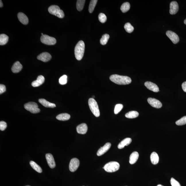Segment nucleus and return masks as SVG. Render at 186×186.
Masks as SVG:
<instances>
[{
  "instance_id": "nucleus-6",
  "label": "nucleus",
  "mask_w": 186,
  "mask_h": 186,
  "mask_svg": "<svg viewBox=\"0 0 186 186\" xmlns=\"http://www.w3.org/2000/svg\"><path fill=\"white\" fill-rule=\"evenodd\" d=\"M24 107L28 111L32 113H39L40 111L38 105L35 102H29L24 105Z\"/></svg>"
},
{
  "instance_id": "nucleus-41",
  "label": "nucleus",
  "mask_w": 186,
  "mask_h": 186,
  "mask_svg": "<svg viewBox=\"0 0 186 186\" xmlns=\"http://www.w3.org/2000/svg\"><path fill=\"white\" fill-rule=\"evenodd\" d=\"M1 2H0V3H0V7H2L3 6V3H2V1H0Z\"/></svg>"
},
{
  "instance_id": "nucleus-36",
  "label": "nucleus",
  "mask_w": 186,
  "mask_h": 186,
  "mask_svg": "<svg viewBox=\"0 0 186 186\" xmlns=\"http://www.w3.org/2000/svg\"><path fill=\"white\" fill-rule=\"evenodd\" d=\"M98 18H99L100 22L102 23H104L107 20L106 15L103 13H100L99 16H98Z\"/></svg>"
},
{
  "instance_id": "nucleus-10",
  "label": "nucleus",
  "mask_w": 186,
  "mask_h": 186,
  "mask_svg": "<svg viewBox=\"0 0 186 186\" xmlns=\"http://www.w3.org/2000/svg\"><path fill=\"white\" fill-rule=\"evenodd\" d=\"M148 102L151 106L155 108H160L162 106L161 102L155 98H149L148 99Z\"/></svg>"
},
{
  "instance_id": "nucleus-3",
  "label": "nucleus",
  "mask_w": 186,
  "mask_h": 186,
  "mask_svg": "<svg viewBox=\"0 0 186 186\" xmlns=\"http://www.w3.org/2000/svg\"><path fill=\"white\" fill-rule=\"evenodd\" d=\"M88 104L90 108L95 116L98 117L100 115V111L98 103L94 98H90L89 99Z\"/></svg>"
},
{
  "instance_id": "nucleus-28",
  "label": "nucleus",
  "mask_w": 186,
  "mask_h": 186,
  "mask_svg": "<svg viewBox=\"0 0 186 186\" xmlns=\"http://www.w3.org/2000/svg\"><path fill=\"white\" fill-rule=\"evenodd\" d=\"M130 5L128 2H125L123 3L120 9L122 13H125L130 9Z\"/></svg>"
},
{
  "instance_id": "nucleus-11",
  "label": "nucleus",
  "mask_w": 186,
  "mask_h": 186,
  "mask_svg": "<svg viewBox=\"0 0 186 186\" xmlns=\"http://www.w3.org/2000/svg\"><path fill=\"white\" fill-rule=\"evenodd\" d=\"M144 85L149 90L155 92H158L159 91V88L156 84L149 82H146Z\"/></svg>"
},
{
  "instance_id": "nucleus-37",
  "label": "nucleus",
  "mask_w": 186,
  "mask_h": 186,
  "mask_svg": "<svg viewBox=\"0 0 186 186\" xmlns=\"http://www.w3.org/2000/svg\"><path fill=\"white\" fill-rule=\"evenodd\" d=\"M170 183L172 186H181L180 183L173 178L170 179Z\"/></svg>"
},
{
  "instance_id": "nucleus-5",
  "label": "nucleus",
  "mask_w": 186,
  "mask_h": 186,
  "mask_svg": "<svg viewBox=\"0 0 186 186\" xmlns=\"http://www.w3.org/2000/svg\"><path fill=\"white\" fill-rule=\"evenodd\" d=\"M105 171L109 173L116 172L120 168V164L117 162L112 161L109 162L104 165V167Z\"/></svg>"
},
{
  "instance_id": "nucleus-22",
  "label": "nucleus",
  "mask_w": 186,
  "mask_h": 186,
  "mask_svg": "<svg viewBox=\"0 0 186 186\" xmlns=\"http://www.w3.org/2000/svg\"><path fill=\"white\" fill-rule=\"evenodd\" d=\"M139 154L137 152L135 151L131 154L129 159V163L131 164H133L136 163L138 159Z\"/></svg>"
},
{
  "instance_id": "nucleus-7",
  "label": "nucleus",
  "mask_w": 186,
  "mask_h": 186,
  "mask_svg": "<svg viewBox=\"0 0 186 186\" xmlns=\"http://www.w3.org/2000/svg\"><path fill=\"white\" fill-rule=\"evenodd\" d=\"M40 40L43 44L48 45H53L56 43V39L55 38L50 37L46 34L41 36Z\"/></svg>"
},
{
  "instance_id": "nucleus-13",
  "label": "nucleus",
  "mask_w": 186,
  "mask_h": 186,
  "mask_svg": "<svg viewBox=\"0 0 186 186\" xmlns=\"http://www.w3.org/2000/svg\"><path fill=\"white\" fill-rule=\"evenodd\" d=\"M179 5L177 1L171 2L170 4V13L171 15H175L179 10Z\"/></svg>"
},
{
  "instance_id": "nucleus-34",
  "label": "nucleus",
  "mask_w": 186,
  "mask_h": 186,
  "mask_svg": "<svg viewBox=\"0 0 186 186\" xmlns=\"http://www.w3.org/2000/svg\"><path fill=\"white\" fill-rule=\"evenodd\" d=\"M67 82V77L66 75L62 76L59 79V83L61 85L66 84Z\"/></svg>"
},
{
  "instance_id": "nucleus-9",
  "label": "nucleus",
  "mask_w": 186,
  "mask_h": 186,
  "mask_svg": "<svg viewBox=\"0 0 186 186\" xmlns=\"http://www.w3.org/2000/svg\"><path fill=\"white\" fill-rule=\"evenodd\" d=\"M166 35L169 38L174 44H177L179 41V38L178 35L174 32L171 31H168L166 32Z\"/></svg>"
},
{
  "instance_id": "nucleus-32",
  "label": "nucleus",
  "mask_w": 186,
  "mask_h": 186,
  "mask_svg": "<svg viewBox=\"0 0 186 186\" xmlns=\"http://www.w3.org/2000/svg\"><path fill=\"white\" fill-rule=\"evenodd\" d=\"M124 28H125V30L127 32L130 33L132 32L134 30V27L131 25L130 23H127L125 24V26H124Z\"/></svg>"
},
{
  "instance_id": "nucleus-42",
  "label": "nucleus",
  "mask_w": 186,
  "mask_h": 186,
  "mask_svg": "<svg viewBox=\"0 0 186 186\" xmlns=\"http://www.w3.org/2000/svg\"><path fill=\"white\" fill-rule=\"evenodd\" d=\"M184 23L185 24V25H186V19L184 21Z\"/></svg>"
},
{
  "instance_id": "nucleus-31",
  "label": "nucleus",
  "mask_w": 186,
  "mask_h": 186,
  "mask_svg": "<svg viewBox=\"0 0 186 186\" xmlns=\"http://www.w3.org/2000/svg\"><path fill=\"white\" fill-rule=\"evenodd\" d=\"M110 36L107 34H105L103 35L100 40V42L102 45H104L106 44L108 42V39H109Z\"/></svg>"
},
{
  "instance_id": "nucleus-19",
  "label": "nucleus",
  "mask_w": 186,
  "mask_h": 186,
  "mask_svg": "<svg viewBox=\"0 0 186 186\" xmlns=\"http://www.w3.org/2000/svg\"><path fill=\"white\" fill-rule=\"evenodd\" d=\"M132 142V139L130 138H126L123 140L118 144V148L119 149H123L125 146H128Z\"/></svg>"
},
{
  "instance_id": "nucleus-1",
  "label": "nucleus",
  "mask_w": 186,
  "mask_h": 186,
  "mask_svg": "<svg viewBox=\"0 0 186 186\" xmlns=\"http://www.w3.org/2000/svg\"><path fill=\"white\" fill-rule=\"evenodd\" d=\"M110 80L119 85H126L130 84L132 82L130 78L127 76L113 75L110 76Z\"/></svg>"
},
{
  "instance_id": "nucleus-44",
  "label": "nucleus",
  "mask_w": 186,
  "mask_h": 186,
  "mask_svg": "<svg viewBox=\"0 0 186 186\" xmlns=\"http://www.w3.org/2000/svg\"><path fill=\"white\" fill-rule=\"evenodd\" d=\"M30 186V185H27V186Z\"/></svg>"
},
{
  "instance_id": "nucleus-20",
  "label": "nucleus",
  "mask_w": 186,
  "mask_h": 186,
  "mask_svg": "<svg viewBox=\"0 0 186 186\" xmlns=\"http://www.w3.org/2000/svg\"><path fill=\"white\" fill-rule=\"evenodd\" d=\"M22 66L20 62L17 61L14 63L11 68L12 71L14 73H18L22 70Z\"/></svg>"
},
{
  "instance_id": "nucleus-14",
  "label": "nucleus",
  "mask_w": 186,
  "mask_h": 186,
  "mask_svg": "<svg viewBox=\"0 0 186 186\" xmlns=\"http://www.w3.org/2000/svg\"><path fill=\"white\" fill-rule=\"evenodd\" d=\"M46 158L49 166L51 168H53L56 166V163L53 155L50 153H48L46 155Z\"/></svg>"
},
{
  "instance_id": "nucleus-26",
  "label": "nucleus",
  "mask_w": 186,
  "mask_h": 186,
  "mask_svg": "<svg viewBox=\"0 0 186 186\" xmlns=\"http://www.w3.org/2000/svg\"><path fill=\"white\" fill-rule=\"evenodd\" d=\"M30 164L32 168L36 171L39 173H41L42 172V170L41 167L35 162L33 161H31L30 162Z\"/></svg>"
},
{
  "instance_id": "nucleus-33",
  "label": "nucleus",
  "mask_w": 186,
  "mask_h": 186,
  "mask_svg": "<svg viewBox=\"0 0 186 186\" xmlns=\"http://www.w3.org/2000/svg\"><path fill=\"white\" fill-rule=\"evenodd\" d=\"M176 124L177 125H182L186 124V116L183 117L180 119L176 122Z\"/></svg>"
},
{
  "instance_id": "nucleus-24",
  "label": "nucleus",
  "mask_w": 186,
  "mask_h": 186,
  "mask_svg": "<svg viewBox=\"0 0 186 186\" xmlns=\"http://www.w3.org/2000/svg\"><path fill=\"white\" fill-rule=\"evenodd\" d=\"M70 118V115L67 113L60 114L56 117L57 119L60 121H63L68 120Z\"/></svg>"
},
{
  "instance_id": "nucleus-23",
  "label": "nucleus",
  "mask_w": 186,
  "mask_h": 186,
  "mask_svg": "<svg viewBox=\"0 0 186 186\" xmlns=\"http://www.w3.org/2000/svg\"><path fill=\"white\" fill-rule=\"evenodd\" d=\"M150 159L151 162L153 164H157L159 161V157L157 153L156 152L152 153L150 156Z\"/></svg>"
},
{
  "instance_id": "nucleus-43",
  "label": "nucleus",
  "mask_w": 186,
  "mask_h": 186,
  "mask_svg": "<svg viewBox=\"0 0 186 186\" xmlns=\"http://www.w3.org/2000/svg\"><path fill=\"white\" fill-rule=\"evenodd\" d=\"M157 186H164L162 185H161V184H158Z\"/></svg>"
},
{
  "instance_id": "nucleus-30",
  "label": "nucleus",
  "mask_w": 186,
  "mask_h": 186,
  "mask_svg": "<svg viewBox=\"0 0 186 186\" xmlns=\"http://www.w3.org/2000/svg\"><path fill=\"white\" fill-rule=\"evenodd\" d=\"M97 0H92L91 1L89 7V11L90 13H92L94 11L95 7L97 3Z\"/></svg>"
},
{
  "instance_id": "nucleus-21",
  "label": "nucleus",
  "mask_w": 186,
  "mask_h": 186,
  "mask_svg": "<svg viewBox=\"0 0 186 186\" xmlns=\"http://www.w3.org/2000/svg\"><path fill=\"white\" fill-rule=\"evenodd\" d=\"M39 102L41 104L46 108H54L56 106L54 103H51L46 100L44 99H40L39 100Z\"/></svg>"
},
{
  "instance_id": "nucleus-16",
  "label": "nucleus",
  "mask_w": 186,
  "mask_h": 186,
  "mask_svg": "<svg viewBox=\"0 0 186 186\" xmlns=\"http://www.w3.org/2000/svg\"><path fill=\"white\" fill-rule=\"evenodd\" d=\"M88 126L86 123H83L78 125L77 127V131L78 133L84 134L87 133Z\"/></svg>"
},
{
  "instance_id": "nucleus-39",
  "label": "nucleus",
  "mask_w": 186,
  "mask_h": 186,
  "mask_svg": "<svg viewBox=\"0 0 186 186\" xmlns=\"http://www.w3.org/2000/svg\"><path fill=\"white\" fill-rule=\"evenodd\" d=\"M6 88L4 85L2 84H1L0 85V94H2L6 91Z\"/></svg>"
},
{
  "instance_id": "nucleus-27",
  "label": "nucleus",
  "mask_w": 186,
  "mask_h": 186,
  "mask_svg": "<svg viewBox=\"0 0 186 186\" xmlns=\"http://www.w3.org/2000/svg\"><path fill=\"white\" fill-rule=\"evenodd\" d=\"M9 37L5 34H1L0 35V45H3L8 42Z\"/></svg>"
},
{
  "instance_id": "nucleus-15",
  "label": "nucleus",
  "mask_w": 186,
  "mask_h": 186,
  "mask_svg": "<svg viewBox=\"0 0 186 186\" xmlns=\"http://www.w3.org/2000/svg\"><path fill=\"white\" fill-rule=\"evenodd\" d=\"M38 59L44 62H48L51 59V56L49 53L44 52L41 53L37 57Z\"/></svg>"
},
{
  "instance_id": "nucleus-25",
  "label": "nucleus",
  "mask_w": 186,
  "mask_h": 186,
  "mask_svg": "<svg viewBox=\"0 0 186 186\" xmlns=\"http://www.w3.org/2000/svg\"><path fill=\"white\" fill-rule=\"evenodd\" d=\"M139 113L136 111H131L125 115V117L127 118L133 119L138 117Z\"/></svg>"
},
{
  "instance_id": "nucleus-12",
  "label": "nucleus",
  "mask_w": 186,
  "mask_h": 186,
  "mask_svg": "<svg viewBox=\"0 0 186 186\" xmlns=\"http://www.w3.org/2000/svg\"><path fill=\"white\" fill-rule=\"evenodd\" d=\"M111 145V143L108 142L106 143L104 146L98 150L97 152V156H100L104 154L109 150Z\"/></svg>"
},
{
  "instance_id": "nucleus-2",
  "label": "nucleus",
  "mask_w": 186,
  "mask_h": 186,
  "mask_svg": "<svg viewBox=\"0 0 186 186\" xmlns=\"http://www.w3.org/2000/svg\"><path fill=\"white\" fill-rule=\"evenodd\" d=\"M85 49V44L83 41L81 40L76 45L75 49V57L78 60L82 59Z\"/></svg>"
},
{
  "instance_id": "nucleus-29",
  "label": "nucleus",
  "mask_w": 186,
  "mask_h": 186,
  "mask_svg": "<svg viewBox=\"0 0 186 186\" xmlns=\"http://www.w3.org/2000/svg\"><path fill=\"white\" fill-rule=\"evenodd\" d=\"M85 0H78L77 1L76 6L77 8L79 11H81L82 10L85 3Z\"/></svg>"
},
{
  "instance_id": "nucleus-38",
  "label": "nucleus",
  "mask_w": 186,
  "mask_h": 186,
  "mask_svg": "<svg viewBox=\"0 0 186 186\" xmlns=\"http://www.w3.org/2000/svg\"><path fill=\"white\" fill-rule=\"evenodd\" d=\"M7 127V125L6 122L1 121L0 122V130L1 131H4Z\"/></svg>"
},
{
  "instance_id": "nucleus-18",
  "label": "nucleus",
  "mask_w": 186,
  "mask_h": 186,
  "mask_svg": "<svg viewBox=\"0 0 186 186\" xmlns=\"http://www.w3.org/2000/svg\"><path fill=\"white\" fill-rule=\"evenodd\" d=\"M18 18L20 21L24 25H27L28 23V19L26 15L22 13H18Z\"/></svg>"
},
{
  "instance_id": "nucleus-40",
  "label": "nucleus",
  "mask_w": 186,
  "mask_h": 186,
  "mask_svg": "<svg viewBox=\"0 0 186 186\" xmlns=\"http://www.w3.org/2000/svg\"><path fill=\"white\" fill-rule=\"evenodd\" d=\"M182 87L183 90L184 92H186V82H184L182 84Z\"/></svg>"
},
{
  "instance_id": "nucleus-8",
  "label": "nucleus",
  "mask_w": 186,
  "mask_h": 186,
  "mask_svg": "<svg viewBox=\"0 0 186 186\" xmlns=\"http://www.w3.org/2000/svg\"><path fill=\"white\" fill-rule=\"evenodd\" d=\"M80 164V162L77 158H74L71 160L69 168L71 172H74L77 170Z\"/></svg>"
},
{
  "instance_id": "nucleus-17",
  "label": "nucleus",
  "mask_w": 186,
  "mask_h": 186,
  "mask_svg": "<svg viewBox=\"0 0 186 186\" xmlns=\"http://www.w3.org/2000/svg\"><path fill=\"white\" fill-rule=\"evenodd\" d=\"M44 78L43 76L39 75L37 78V80L32 83V86L34 87H39L44 83Z\"/></svg>"
},
{
  "instance_id": "nucleus-4",
  "label": "nucleus",
  "mask_w": 186,
  "mask_h": 186,
  "mask_svg": "<svg viewBox=\"0 0 186 186\" xmlns=\"http://www.w3.org/2000/svg\"><path fill=\"white\" fill-rule=\"evenodd\" d=\"M49 13L60 18H63L65 16L63 10L60 9L59 7L57 5H52L49 7L48 9Z\"/></svg>"
},
{
  "instance_id": "nucleus-35",
  "label": "nucleus",
  "mask_w": 186,
  "mask_h": 186,
  "mask_svg": "<svg viewBox=\"0 0 186 186\" xmlns=\"http://www.w3.org/2000/svg\"><path fill=\"white\" fill-rule=\"evenodd\" d=\"M123 108V105L121 104H118L115 105L114 113L115 114H117L121 111L122 108Z\"/></svg>"
}]
</instances>
